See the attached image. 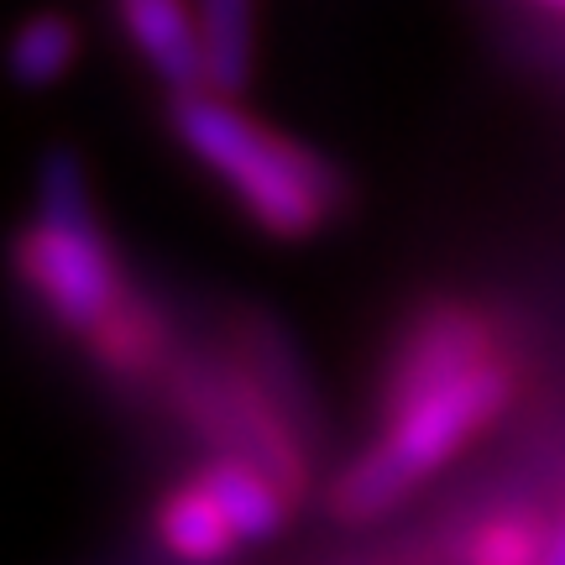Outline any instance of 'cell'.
<instances>
[{
  "label": "cell",
  "mask_w": 565,
  "mask_h": 565,
  "mask_svg": "<svg viewBox=\"0 0 565 565\" xmlns=\"http://www.w3.org/2000/svg\"><path fill=\"white\" fill-rule=\"evenodd\" d=\"M116 17H121L126 42L158 74L168 95L204 89V42L189 0H116Z\"/></svg>",
  "instance_id": "cell-6"
},
{
  "label": "cell",
  "mask_w": 565,
  "mask_h": 565,
  "mask_svg": "<svg viewBox=\"0 0 565 565\" xmlns=\"http://www.w3.org/2000/svg\"><path fill=\"white\" fill-rule=\"evenodd\" d=\"M84 341H89V356H95L110 377H126V383L147 377V372L162 362V320L137 288H131Z\"/></svg>",
  "instance_id": "cell-12"
},
{
  "label": "cell",
  "mask_w": 565,
  "mask_h": 565,
  "mask_svg": "<svg viewBox=\"0 0 565 565\" xmlns=\"http://www.w3.org/2000/svg\"><path fill=\"white\" fill-rule=\"evenodd\" d=\"M487 356H498V345H492V324L471 309V303H429L424 315L398 330V345H393V356L383 366V414L387 408L408 404V398H419L424 387L445 383V377H461L466 366L487 362Z\"/></svg>",
  "instance_id": "cell-5"
},
{
  "label": "cell",
  "mask_w": 565,
  "mask_h": 565,
  "mask_svg": "<svg viewBox=\"0 0 565 565\" xmlns=\"http://www.w3.org/2000/svg\"><path fill=\"white\" fill-rule=\"evenodd\" d=\"M173 404L183 424L204 435V440L225 450V456H246L273 477V482L299 503L303 482H309V461H303V435L294 419L278 408V398L263 387V377L242 362V356H215V362H173L168 372Z\"/></svg>",
  "instance_id": "cell-4"
},
{
  "label": "cell",
  "mask_w": 565,
  "mask_h": 565,
  "mask_svg": "<svg viewBox=\"0 0 565 565\" xmlns=\"http://www.w3.org/2000/svg\"><path fill=\"white\" fill-rule=\"evenodd\" d=\"M513 387H519V372L498 351L487 362L466 366L461 377H445L424 387L419 398L387 408L377 440L330 487L335 524H372L387 508H398L429 471H440L471 435H482L513 404Z\"/></svg>",
  "instance_id": "cell-2"
},
{
  "label": "cell",
  "mask_w": 565,
  "mask_h": 565,
  "mask_svg": "<svg viewBox=\"0 0 565 565\" xmlns=\"http://www.w3.org/2000/svg\"><path fill=\"white\" fill-rule=\"evenodd\" d=\"M204 42V89L242 100L257 74V0H194Z\"/></svg>",
  "instance_id": "cell-9"
},
{
  "label": "cell",
  "mask_w": 565,
  "mask_h": 565,
  "mask_svg": "<svg viewBox=\"0 0 565 565\" xmlns=\"http://www.w3.org/2000/svg\"><path fill=\"white\" fill-rule=\"evenodd\" d=\"M11 267L21 288L47 309V320L68 335H89L95 324L131 294L126 267L105 236L89 173L74 147H47L38 162V210L11 236Z\"/></svg>",
  "instance_id": "cell-3"
},
{
  "label": "cell",
  "mask_w": 565,
  "mask_h": 565,
  "mask_svg": "<svg viewBox=\"0 0 565 565\" xmlns=\"http://www.w3.org/2000/svg\"><path fill=\"white\" fill-rule=\"evenodd\" d=\"M168 126L183 152L210 168L231 189L236 210L273 242H315L351 200L335 162L257 121L236 105V95L183 89L168 100Z\"/></svg>",
  "instance_id": "cell-1"
},
{
  "label": "cell",
  "mask_w": 565,
  "mask_h": 565,
  "mask_svg": "<svg viewBox=\"0 0 565 565\" xmlns=\"http://www.w3.org/2000/svg\"><path fill=\"white\" fill-rule=\"evenodd\" d=\"M79 21L68 11H38L6 42V79L17 89H58L79 63Z\"/></svg>",
  "instance_id": "cell-11"
},
{
  "label": "cell",
  "mask_w": 565,
  "mask_h": 565,
  "mask_svg": "<svg viewBox=\"0 0 565 565\" xmlns=\"http://www.w3.org/2000/svg\"><path fill=\"white\" fill-rule=\"evenodd\" d=\"M545 565H565V513L550 524V545H545Z\"/></svg>",
  "instance_id": "cell-14"
},
{
  "label": "cell",
  "mask_w": 565,
  "mask_h": 565,
  "mask_svg": "<svg viewBox=\"0 0 565 565\" xmlns=\"http://www.w3.org/2000/svg\"><path fill=\"white\" fill-rule=\"evenodd\" d=\"M540 6H550V11H565V0H540Z\"/></svg>",
  "instance_id": "cell-15"
},
{
  "label": "cell",
  "mask_w": 565,
  "mask_h": 565,
  "mask_svg": "<svg viewBox=\"0 0 565 565\" xmlns=\"http://www.w3.org/2000/svg\"><path fill=\"white\" fill-rule=\"evenodd\" d=\"M550 529H540L534 513H492L482 519V529L466 540V561L477 565H524L545 561Z\"/></svg>",
  "instance_id": "cell-13"
},
{
  "label": "cell",
  "mask_w": 565,
  "mask_h": 565,
  "mask_svg": "<svg viewBox=\"0 0 565 565\" xmlns=\"http://www.w3.org/2000/svg\"><path fill=\"white\" fill-rule=\"evenodd\" d=\"M236 356L263 377V387L278 398V408L294 419V429L309 435V429H315V387H309V366H303L299 345L288 341L263 309L242 315V324H236Z\"/></svg>",
  "instance_id": "cell-8"
},
{
  "label": "cell",
  "mask_w": 565,
  "mask_h": 565,
  "mask_svg": "<svg viewBox=\"0 0 565 565\" xmlns=\"http://www.w3.org/2000/svg\"><path fill=\"white\" fill-rule=\"evenodd\" d=\"M152 524H158V545L168 550V555L194 561V565L225 561V555H236V550H242V534L231 529V519L221 513V503H215L194 477L162 498Z\"/></svg>",
  "instance_id": "cell-10"
},
{
  "label": "cell",
  "mask_w": 565,
  "mask_h": 565,
  "mask_svg": "<svg viewBox=\"0 0 565 565\" xmlns=\"http://www.w3.org/2000/svg\"><path fill=\"white\" fill-rule=\"evenodd\" d=\"M194 482L221 503L231 529L242 534V545H273L282 529H288L294 498H288L257 461H246V456H225V450L210 456V461L194 471Z\"/></svg>",
  "instance_id": "cell-7"
}]
</instances>
